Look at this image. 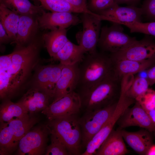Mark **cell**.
I'll list each match as a JSON object with an SVG mask.
<instances>
[{"mask_svg":"<svg viewBox=\"0 0 155 155\" xmlns=\"http://www.w3.org/2000/svg\"><path fill=\"white\" fill-rule=\"evenodd\" d=\"M0 57V97L3 100L17 94L37 63L38 47L33 42Z\"/></svg>","mask_w":155,"mask_h":155,"instance_id":"1","label":"cell"},{"mask_svg":"<svg viewBox=\"0 0 155 155\" xmlns=\"http://www.w3.org/2000/svg\"><path fill=\"white\" fill-rule=\"evenodd\" d=\"M121 81L113 72L105 79L90 88L75 91L80 99L81 110L84 112L99 109L117 101Z\"/></svg>","mask_w":155,"mask_h":155,"instance_id":"2","label":"cell"},{"mask_svg":"<svg viewBox=\"0 0 155 155\" xmlns=\"http://www.w3.org/2000/svg\"><path fill=\"white\" fill-rule=\"evenodd\" d=\"M86 54L79 63V79L75 91L92 87L113 72V63L109 55L97 51Z\"/></svg>","mask_w":155,"mask_h":155,"instance_id":"3","label":"cell"},{"mask_svg":"<svg viewBox=\"0 0 155 155\" xmlns=\"http://www.w3.org/2000/svg\"><path fill=\"white\" fill-rule=\"evenodd\" d=\"M77 115L49 120L50 133L57 135L65 145L70 155H81L82 135Z\"/></svg>","mask_w":155,"mask_h":155,"instance_id":"4","label":"cell"},{"mask_svg":"<svg viewBox=\"0 0 155 155\" xmlns=\"http://www.w3.org/2000/svg\"><path fill=\"white\" fill-rule=\"evenodd\" d=\"M101 28L97 46L103 52L115 53L124 50L137 40L125 33L121 24L113 23Z\"/></svg>","mask_w":155,"mask_h":155,"instance_id":"5","label":"cell"},{"mask_svg":"<svg viewBox=\"0 0 155 155\" xmlns=\"http://www.w3.org/2000/svg\"><path fill=\"white\" fill-rule=\"evenodd\" d=\"M126 92L121 91L115 111L112 116L87 144L85 150L82 155H95L96 151L106 138L115 124L126 109L135 100L127 97Z\"/></svg>","mask_w":155,"mask_h":155,"instance_id":"6","label":"cell"},{"mask_svg":"<svg viewBox=\"0 0 155 155\" xmlns=\"http://www.w3.org/2000/svg\"><path fill=\"white\" fill-rule=\"evenodd\" d=\"M117 101L101 108L85 112L79 118L82 135V147L86 148L94 135L103 126L112 116Z\"/></svg>","mask_w":155,"mask_h":155,"instance_id":"7","label":"cell"},{"mask_svg":"<svg viewBox=\"0 0 155 155\" xmlns=\"http://www.w3.org/2000/svg\"><path fill=\"white\" fill-rule=\"evenodd\" d=\"M49 133L50 131L47 125L30 129L20 140L16 154H45Z\"/></svg>","mask_w":155,"mask_h":155,"instance_id":"8","label":"cell"},{"mask_svg":"<svg viewBox=\"0 0 155 155\" xmlns=\"http://www.w3.org/2000/svg\"><path fill=\"white\" fill-rule=\"evenodd\" d=\"M80 19L83 29L76 35L78 43L83 48L86 53L96 52L97 51L102 20L96 16L87 13H82Z\"/></svg>","mask_w":155,"mask_h":155,"instance_id":"9","label":"cell"},{"mask_svg":"<svg viewBox=\"0 0 155 155\" xmlns=\"http://www.w3.org/2000/svg\"><path fill=\"white\" fill-rule=\"evenodd\" d=\"M81 107L80 97L75 91L52 102L41 112L51 120L78 115Z\"/></svg>","mask_w":155,"mask_h":155,"instance_id":"10","label":"cell"},{"mask_svg":"<svg viewBox=\"0 0 155 155\" xmlns=\"http://www.w3.org/2000/svg\"><path fill=\"white\" fill-rule=\"evenodd\" d=\"M113 61L121 59L143 61L155 59V41L146 36L126 49L117 52L110 53Z\"/></svg>","mask_w":155,"mask_h":155,"instance_id":"11","label":"cell"},{"mask_svg":"<svg viewBox=\"0 0 155 155\" xmlns=\"http://www.w3.org/2000/svg\"><path fill=\"white\" fill-rule=\"evenodd\" d=\"M63 64L60 63L42 66L36 71L32 87L53 98L56 83L61 74Z\"/></svg>","mask_w":155,"mask_h":155,"instance_id":"12","label":"cell"},{"mask_svg":"<svg viewBox=\"0 0 155 155\" xmlns=\"http://www.w3.org/2000/svg\"><path fill=\"white\" fill-rule=\"evenodd\" d=\"M97 14L102 20H106L121 25L125 23L142 22L143 16L141 8L130 5L120 7L115 3L110 7Z\"/></svg>","mask_w":155,"mask_h":155,"instance_id":"13","label":"cell"},{"mask_svg":"<svg viewBox=\"0 0 155 155\" xmlns=\"http://www.w3.org/2000/svg\"><path fill=\"white\" fill-rule=\"evenodd\" d=\"M117 122L121 129L137 126L148 130L155 135V125L146 111L136 101L133 106L126 109Z\"/></svg>","mask_w":155,"mask_h":155,"instance_id":"14","label":"cell"},{"mask_svg":"<svg viewBox=\"0 0 155 155\" xmlns=\"http://www.w3.org/2000/svg\"><path fill=\"white\" fill-rule=\"evenodd\" d=\"M38 18L39 27L51 31L66 29L80 23L81 19L72 13L67 12H43Z\"/></svg>","mask_w":155,"mask_h":155,"instance_id":"15","label":"cell"},{"mask_svg":"<svg viewBox=\"0 0 155 155\" xmlns=\"http://www.w3.org/2000/svg\"><path fill=\"white\" fill-rule=\"evenodd\" d=\"M79 63L63 65L60 76L54 89L53 102L75 91L79 79Z\"/></svg>","mask_w":155,"mask_h":155,"instance_id":"16","label":"cell"},{"mask_svg":"<svg viewBox=\"0 0 155 155\" xmlns=\"http://www.w3.org/2000/svg\"><path fill=\"white\" fill-rule=\"evenodd\" d=\"M51 98L40 91L32 88L24 94L17 103L28 114L42 111L49 105Z\"/></svg>","mask_w":155,"mask_h":155,"instance_id":"17","label":"cell"},{"mask_svg":"<svg viewBox=\"0 0 155 155\" xmlns=\"http://www.w3.org/2000/svg\"><path fill=\"white\" fill-rule=\"evenodd\" d=\"M112 61L113 75L120 81L126 75H133L148 69L155 64V59L143 61L125 59Z\"/></svg>","mask_w":155,"mask_h":155,"instance_id":"18","label":"cell"},{"mask_svg":"<svg viewBox=\"0 0 155 155\" xmlns=\"http://www.w3.org/2000/svg\"><path fill=\"white\" fill-rule=\"evenodd\" d=\"M121 133L127 144L140 155H146L153 144L152 133L144 129L135 132L128 131L122 129Z\"/></svg>","mask_w":155,"mask_h":155,"instance_id":"19","label":"cell"},{"mask_svg":"<svg viewBox=\"0 0 155 155\" xmlns=\"http://www.w3.org/2000/svg\"><path fill=\"white\" fill-rule=\"evenodd\" d=\"M122 129H113L96 151L95 155H124L128 151L121 133Z\"/></svg>","mask_w":155,"mask_h":155,"instance_id":"20","label":"cell"},{"mask_svg":"<svg viewBox=\"0 0 155 155\" xmlns=\"http://www.w3.org/2000/svg\"><path fill=\"white\" fill-rule=\"evenodd\" d=\"M85 54V52L80 45L75 44L69 40L51 60L59 61L64 65H72L79 63Z\"/></svg>","mask_w":155,"mask_h":155,"instance_id":"21","label":"cell"},{"mask_svg":"<svg viewBox=\"0 0 155 155\" xmlns=\"http://www.w3.org/2000/svg\"><path fill=\"white\" fill-rule=\"evenodd\" d=\"M43 38L51 58L54 57L69 40L67 36L66 29L51 31L44 34Z\"/></svg>","mask_w":155,"mask_h":155,"instance_id":"22","label":"cell"},{"mask_svg":"<svg viewBox=\"0 0 155 155\" xmlns=\"http://www.w3.org/2000/svg\"><path fill=\"white\" fill-rule=\"evenodd\" d=\"M38 120L37 117L31 115L26 118L13 119L7 123L13 135L16 149L20 139L38 122Z\"/></svg>","mask_w":155,"mask_h":155,"instance_id":"23","label":"cell"},{"mask_svg":"<svg viewBox=\"0 0 155 155\" xmlns=\"http://www.w3.org/2000/svg\"><path fill=\"white\" fill-rule=\"evenodd\" d=\"M31 15H20L16 37L13 42L17 47L23 46L27 42L38 24Z\"/></svg>","mask_w":155,"mask_h":155,"instance_id":"24","label":"cell"},{"mask_svg":"<svg viewBox=\"0 0 155 155\" xmlns=\"http://www.w3.org/2000/svg\"><path fill=\"white\" fill-rule=\"evenodd\" d=\"M30 115L17 102L14 103L10 99L3 100L0 104V124L7 123L13 119L28 118Z\"/></svg>","mask_w":155,"mask_h":155,"instance_id":"25","label":"cell"},{"mask_svg":"<svg viewBox=\"0 0 155 155\" xmlns=\"http://www.w3.org/2000/svg\"><path fill=\"white\" fill-rule=\"evenodd\" d=\"M20 17V15L0 3V22L13 42L16 37Z\"/></svg>","mask_w":155,"mask_h":155,"instance_id":"26","label":"cell"},{"mask_svg":"<svg viewBox=\"0 0 155 155\" xmlns=\"http://www.w3.org/2000/svg\"><path fill=\"white\" fill-rule=\"evenodd\" d=\"M7 8L20 15L42 14L44 11L43 7L35 5L29 0H0Z\"/></svg>","mask_w":155,"mask_h":155,"instance_id":"27","label":"cell"},{"mask_svg":"<svg viewBox=\"0 0 155 155\" xmlns=\"http://www.w3.org/2000/svg\"><path fill=\"white\" fill-rule=\"evenodd\" d=\"M43 7L51 12L86 13L73 6L66 0H38Z\"/></svg>","mask_w":155,"mask_h":155,"instance_id":"28","label":"cell"},{"mask_svg":"<svg viewBox=\"0 0 155 155\" xmlns=\"http://www.w3.org/2000/svg\"><path fill=\"white\" fill-rule=\"evenodd\" d=\"M0 155L11 154L16 149L13 135L7 123L0 124Z\"/></svg>","mask_w":155,"mask_h":155,"instance_id":"29","label":"cell"},{"mask_svg":"<svg viewBox=\"0 0 155 155\" xmlns=\"http://www.w3.org/2000/svg\"><path fill=\"white\" fill-rule=\"evenodd\" d=\"M149 86L147 78L137 76L134 77L130 86L126 91V95L129 98L135 100L137 97L149 88Z\"/></svg>","mask_w":155,"mask_h":155,"instance_id":"30","label":"cell"},{"mask_svg":"<svg viewBox=\"0 0 155 155\" xmlns=\"http://www.w3.org/2000/svg\"><path fill=\"white\" fill-rule=\"evenodd\" d=\"M51 134V143L46 148L45 155H69L65 145L55 134Z\"/></svg>","mask_w":155,"mask_h":155,"instance_id":"31","label":"cell"},{"mask_svg":"<svg viewBox=\"0 0 155 155\" xmlns=\"http://www.w3.org/2000/svg\"><path fill=\"white\" fill-rule=\"evenodd\" d=\"M123 25L128 27L131 33H140L155 36V22L125 23Z\"/></svg>","mask_w":155,"mask_h":155,"instance_id":"32","label":"cell"},{"mask_svg":"<svg viewBox=\"0 0 155 155\" xmlns=\"http://www.w3.org/2000/svg\"><path fill=\"white\" fill-rule=\"evenodd\" d=\"M141 106L148 111L155 108V91L148 88L135 99Z\"/></svg>","mask_w":155,"mask_h":155,"instance_id":"33","label":"cell"},{"mask_svg":"<svg viewBox=\"0 0 155 155\" xmlns=\"http://www.w3.org/2000/svg\"><path fill=\"white\" fill-rule=\"evenodd\" d=\"M115 3V0H89L87 7L90 11L97 14L110 7Z\"/></svg>","mask_w":155,"mask_h":155,"instance_id":"34","label":"cell"},{"mask_svg":"<svg viewBox=\"0 0 155 155\" xmlns=\"http://www.w3.org/2000/svg\"><path fill=\"white\" fill-rule=\"evenodd\" d=\"M141 8L143 16L149 22H155V0H145Z\"/></svg>","mask_w":155,"mask_h":155,"instance_id":"35","label":"cell"},{"mask_svg":"<svg viewBox=\"0 0 155 155\" xmlns=\"http://www.w3.org/2000/svg\"><path fill=\"white\" fill-rule=\"evenodd\" d=\"M74 7L84 11L86 13H89L100 18L98 14L90 11L88 8L87 0H66Z\"/></svg>","mask_w":155,"mask_h":155,"instance_id":"36","label":"cell"},{"mask_svg":"<svg viewBox=\"0 0 155 155\" xmlns=\"http://www.w3.org/2000/svg\"><path fill=\"white\" fill-rule=\"evenodd\" d=\"M147 74L150 86H152L155 84V64L148 69Z\"/></svg>","mask_w":155,"mask_h":155,"instance_id":"37","label":"cell"},{"mask_svg":"<svg viewBox=\"0 0 155 155\" xmlns=\"http://www.w3.org/2000/svg\"><path fill=\"white\" fill-rule=\"evenodd\" d=\"M11 39L1 24L0 22V42L1 43L8 42Z\"/></svg>","mask_w":155,"mask_h":155,"instance_id":"38","label":"cell"},{"mask_svg":"<svg viewBox=\"0 0 155 155\" xmlns=\"http://www.w3.org/2000/svg\"><path fill=\"white\" fill-rule=\"evenodd\" d=\"M140 0H115V2L118 4H126L131 5L135 6Z\"/></svg>","mask_w":155,"mask_h":155,"instance_id":"39","label":"cell"},{"mask_svg":"<svg viewBox=\"0 0 155 155\" xmlns=\"http://www.w3.org/2000/svg\"><path fill=\"white\" fill-rule=\"evenodd\" d=\"M146 112L152 122L155 125V108Z\"/></svg>","mask_w":155,"mask_h":155,"instance_id":"40","label":"cell"},{"mask_svg":"<svg viewBox=\"0 0 155 155\" xmlns=\"http://www.w3.org/2000/svg\"><path fill=\"white\" fill-rule=\"evenodd\" d=\"M146 155H155V144H152L148 149Z\"/></svg>","mask_w":155,"mask_h":155,"instance_id":"41","label":"cell"}]
</instances>
